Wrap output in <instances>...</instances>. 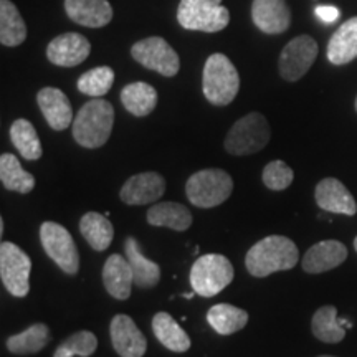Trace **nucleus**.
Segmentation results:
<instances>
[{"label":"nucleus","mask_w":357,"mask_h":357,"mask_svg":"<svg viewBox=\"0 0 357 357\" xmlns=\"http://www.w3.org/2000/svg\"><path fill=\"white\" fill-rule=\"evenodd\" d=\"M26 38V25L10 0H0V43L19 47Z\"/></svg>","instance_id":"c756f323"},{"label":"nucleus","mask_w":357,"mask_h":357,"mask_svg":"<svg viewBox=\"0 0 357 357\" xmlns=\"http://www.w3.org/2000/svg\"><path fill=\"white\" fill-rule=\"evenodd\" d=\"M300 252L293 240L283 235H270L257 242L245 257V266L255 278H265L276 271H289L298 265Z\"/></svg>","instance_id":"f257e3e1"},{"label":"nucleus","mask_w":357,"mask_h":357,"mask_svg":"<svg viewBox=\"0 0 357 357\" xmlns=\"http://www.w3.org/2000/svg\"><path fill=\"white\" fill-rule=\"evenodd\" d=\"M89 52H91V45L86 37L77 32H68L52 40L47 47V58L53 65L71 68V66L83 63L89 56Z\"/></svg>","instance_id":"ddd939ff"},{"label":"nucleus","mask_w":357,"mask_h":357,"mask_svg":"<svg viewBox=\"0 0 357 357\" xmlns=\"http://www.w3.org/2000/svg\"><path fill=\"white\" fill-rule=\"evenodd\" d=\"M234 192V178L223 169H204L192 174L185 184L187 199L199 208L222 205Z\"/></svg>","instance_id":"20e7f679"},{"label":"nucleus","mask_w":357,"mask_h":357,"mask_svg":"<svg viewBox=\"0 0 357 357\" xmlns=\"http://www.w3.org/2000/svg\"><path fill=\"white\" fill-rule=\"evenodd\" d=\"M235 270L230 260L220 253L199 257L190 268L192 289L202 298H212L234 281Z\"/></svg>","instance_id":"39448f33"},{"label":"nucleus","mask_w":357,"mask_h":357,"mask_svg":"<svg viewBox=\"0 0 357 357\" xmlns=\"http://www.w3.org/2000/svg\"><path fill=\"white\" fill-rule=\"evenodd\" d=\"M194 217L185 205L177 202H160L147 211V223L153 227H166L176 231L190 229Z\"/></svg>","instance_id":"5701e85b"},{"label":"nucleus","mask_w":357,"mask_h":357,"mask_svg":"<svg viewBox=\"0 0 357 357\" xmlns=\"http://www.w3.org/2000/svg\"><path fill=\"white\" fill-rule=\"evenodd\" d=\"M314 13L318 15V19L326 22V24H334L341 15L339 8L333 6H318L314 8Z\"/></svg>","instance_id":"c9c22d12"},{"label":"nucleus","mask_w":357,"mask_h":357,"mask_svg":"<svg viewBox=\"0 0 357 357\" xmlns=\"http://www.w3.org/2000/svg\"><path fill=\"white\" fill-rule=\"evenodd\" d=\"M37 102L48 126L55 131H63L73 121L70 100L61 89L52 86L42 88L37 95Z\"/></svg>","instance_id":"a211bd4d"},{"label":"nucleus","mask_w":357,"mask_h":357,"mask_svg":"<svg viewBox=\"0 0 357 357\" xmlns=\"http://www.w3.org/2000/svg\"><path fill=\"white\" fill-rule=\"evenodd\" d=\"M32 260L20 247L12 242L0 245V276L3 287L15 298H25L30 291Z\"/></svg>","instance_id":"1a4fd4ad"},{"label":"nucleus","mask_w":357,"mask_h":357,"mask_svg":"<svg viewBox=\"0 0 357 357\" xmlns=\"http://www.w3.org/2000/svg\"><path fill=\"white\" fill-rule=\"evenodd\" d=\"M271 139V129L261 113H250L240 118L227 134L225 151L231 155H250L265 149Z\"/></svg>","instance_id":"423d86ee"},{"label":"nucleus","mask_w":357,"mask_h":357,"mask_svg":"<svg viewBox=\"0 0 357 357\" xmlns=\"http://www.w3.org/2000/svg\"><path fill=\"white\" fill-rule=\"evenodd\" d=\"M40 240L48 257L66 275H77L79 270V255L73 236L63 225L56 222H45L40 227Z\"/></svg>","instance_id":"6e6552de"},{"label":"nucleus","mask_w":357,"mask_h":357,"mask_svg":"<svg viewBox=\"0 0 357 357\" xmlns=\"http://www.w3.org/2000/svg\"><path fill=\"white\" fill-rule=\"evenodd\" d=\"M114 126V108L109 101L95 98L82 106L73 119V137L82 147L98 149L108 142Z\"/></svg>","instance_id":"f03ea898"},{"label":"nucleus","mask_w":357,"mask_h":357,"mask_svg":"<svg viewBox=\"0 0 357 357\" xmlns=\"http://www.w3.org/2000/svg\"><path fill=\"white\" fill-rule=\"evenodd\" d=\"M349 323L337 319L336 306H323L312 314L311 319V331L316 339L328 344H337L346 337V328H349Z\"/></svg>","instance_id":"b1692460"},{"label":"nucleus","mask_w":357,"mask_h":357,"mask_svg":"<svg viewBox=\"0 0 357 357\" xmlns=\"http://www.w3.org/2000/svg\"><path fill=\"white\" fill-rule=\"evenodd\" d=\"M318 357H334V356H318Z\"/></svg>","instance_id":"58836bf2"},{"label":"nucleus","mask_w":357,"mask_h":357,"mask_svg":"<svg viewBox=\"0 0 357 357\" xmlns=\"http://www.w3.org/2000/svg\"><path fill=\"white\" fill-rule=\"evenodd\" d=\"M121 102L132 116L144 118V116L153 113L155 105H158V91L149 83H129L121 91Z\"/></svg>","instance_id":"bb28decb"},{"label":"nucleus","mask_w":357,"mask_h":357,"mask_svg":"<svg viewBox=\"0 0 357 357\" xmlns=\"http://www.w3.org/2000/svg\"><path fill=\"white\" fill-rule=\"evenodd\" d=\"M10 141L19 151L20 155L26 160H38L42 158V142L33 124L26 119H17L10 126Z\"/></svg>","instance_id":"2f4dec72"},{"label":"nucleus","mask_w":357,"mask_h":357,"mask_svg":"<svg viewBox=\"0 0 357 357\" xmlns=\"http://www.w3.org/2000/svg\"><path fill=\"white\" fill-rule=\"evenodd\" d=\"M354 248H356V252H357V236H356V240H354Z\"/></svg>","instance_id":"e433bc0d"},{"label":"nucleus","mask_w":357,"mask_h":357,"mask_svg":"<svg viewBox=\"0 0 357 357\" xmlns=\"http://www.w3.org/2000/svg\"><path fill=\"white\" fill-rule=\"evenodd\" d=\"M177 20L185 30L215 33L229 25L230 12L222 0H181Z\"/></svg>","instance_id":"0eeeda50"},{"label":"nucleus","mask_w":357,"mask_h":357,"mask_svg":"<svg viewBox=\"0 0 357 357\" xmlns=\"http://www.w3.org/2000/svg\"><path fill=\"white\" fill-rule=\"evenodd\" d=\"M79 231L89 247L96 252L109 248L114 238V227L109 218L100 212H86L79 220Z\"/></svg>","instance_id":"393cba45"},{"label":"nucleus","mask_w":357,"mask_h":357,"mask_svg":"<svg viewBox=\"0 0 357 357\" xmlns=\"http://www.w3.org/2000/svg\"><path fill=\"white\" fill-rule=\"evenodd\" d=\"M102 284H105L106 291L114 300H129L131 288L134 284V275L128 258L118 255V253H113L105 261V266H102Z\"/></svg>","instance_id":"6ab92c4d"},{"label":"nucleus","mask_w":357,"mask_h":357,"mask_svg":"<svg viewBox=\"0 0 357 357\" xmlns=\"http://www.w3.org/2000/svg\"><path fill=\"white\" fill-rule=\"evenodd\" d=\"M153 331L158 341L172 352H185L190 347V337L166 311H160L153 318Z\"/></svg>","instance_id":"a878e982"},{"label":"nucleus","mask_w":357,"mask_h":357,"mask_svg":"<svg viewBox=\"0 0 357 357\" xmlns=\"http://www.w3.org/2000/svg\"><path fill=\"white\" fill-rule=\"evenodd\" d=\"M354 106H356V111H357V98H356V102H354Z\"/></svg>","instance_id":"4c0bfd02"},{"label":"nucleus","mask_w":357,"mask_h":357,"mask_svg":"<svg viewBox=\"0 0 357 357\" xmlns=\"http://www.w3.org/2000/svg\"><path fill=\"white\" fill-rule=\"evenodd\" d=\"M263 184L271 190H284L291 185L294 172L283 160H271L268 162L261 174Z\"/></svg>","instance_id":"f704fd0d"},{"label":"nucleus","mask_w":357,"mask_h":357,"mask_svg":"<svg viewBox=\"0 0 357 357\" xmlns=\"http://www.w3.org/2000/svg\"><path fill=\"white\" fill-rule=\"evenodd\" d=\"M240 89V75L230 58L213 53L207 58L202 73V91L213 106H227L235 100Z\"/></svg>","instance_id":"7ed1b4c3"},{"label":"nucleus","mask_w":357,"mask_h":357,"mask_svg":"<svg viewBox=\"0 0 357 357\" xmlns=\"http://www.w3.org/2000/svg\"><path fill=\"white\" fill-rule=\"evenodd\" d=\"M252 19L263 33L278 35L291 25V10L284 0H253Z\"/></svg>","instance_id":"2eb2a0df"},{"label":"nucleus","mask_w":357,"mask_h":357,"mask_svg":"<svg viewBox=\"0 0 357 357\" xmlns=\"http://www.w3.org/2000/svg\"><path fill=\"white\" fill-rule=\"evenodd\" d=\"M166 192V181L158 172H141L124 182L119 197L126 205H146L158 202Z\"/></svg>","instance_id":"4468645a"},{"label":"nucleus","mask_w":357,"mask_h":357,"mask_svg":"<svg viewBox=\"0 0 357 357\" xmlns=\"http://www.w3.org/2000/svg\"><path fill=\"white\" fill-rule=\"evenodd\" d=\"M131 55L137 63L147 70L158 71L162 77H176L181 68V60L176 50L160 37H149L132 45Z\"/></svg>","instance_id":"9d476101"},{"label":"nucleus","mask_w":357,"mask_h":357,"mask_svg":"<svg viewBox=\"0 0 357 357\" xmlns=\"http://www.w3.org/2000/svg\"><path fill=\"white\" fill-rule=\"evenodd\" d=\"M357 58V17L346 20L328 43V60L341 66Z\"/></svg>","instance_id":"4be33fe9"},{"label":"nucleus","mask_w":357,"mask_h":357,"mask_svg":"<svg viewBox=\"0 0 357 357\" xmlns=\"http://www.w3.org/2000/svg\"><path fill=\"white\" fill-rule=\"evenodd\" d=\"M50 342V329L47 324L37 323L26 328L25 331L7 337V351L15 356H30L37 354Z\"/></svg>","instance_id":"cd10ccee"},{"label":"nucleus","mask_w":357,"mask_h":357,"mask_svg":"<svg viewBox=\"0 0 357 357\" xmlns=\"http://www.w3.org/2000/svg\"><path fill=\"white\" fill-rule=\"evenodd\" d=\"M316 204L326 212L341 213V215H356L357 204L349 189L334 177H326L316 185Z\"/></svg>","instance_id":"dca6fc26"},{"label":"nucleus","mask_w":357,"mask_h":357,"mask_svg":"<svg viewBox=\"0 0 357 357\" xmlns=\"http://www.w3.org/2000/svg\"><path fill=\"white\" fill-rule=\"evenodd\" d=\"M207 323L212 326V329L222 336H230L240 329H243L248 323V312L236 307L234 305H220L212 306L207 312Z\"/></svg>","instance_id":"c85d7f7f"},{"label":"nucleus","mask_w":357,"mask_h":357,"mask_svg":"<svg viewBox=\"0 0 357 357\" xmlns=\"http://www.w3.org/2000/svg\"><path fill=\"white\" fill-rule=\"evenodd\" d=\"M111 342L119 357H142L147 351V339L131 316L116 314L109 324Z\"/></svg>","instance_id":"f8f14e48"},{"label":"nucleus","mask_w":357,"mask_h":357,"mask_svg":"<svg viewBox=\"0 0 357 357\" xmlns=\"http://www.w3.org/2000/svg\"><path fill=\"white\" fill-rule=\"evenodd\" d=\"M0 181L7 190L19 192V194H29L35 187V177L26 172L20 166V160L17 155L10 153H3L0 155Z\"/></svg>","instance_id":"7c9ffc66"},{"label":"nucleus","mask_w":357,"mask_h":357,"mask_svg":"<svg viewBox=\"0 0 357 357\" xmlns=\"http://www.w3.org/2000/svg\"><path fill=\"white\" fill-rule=\"evenodd\" d=\"M347 248L337 240H323L307 250L301 260V266L306 273L318 275L334 270L346 261Z\"/></svg>","instance_id":"f3484780"},{"label":"nucleus","mask_w":357,"mask_h":357,"mask_svg":"<svg viewBox=\"0 0 357 357\" xmlns=\"http://www.w3.org/2000/svg\"><path fill=\"white\" fill-rule=\"evenodd\" d=\"M318 53V43L310 35H300V37L289 40L281 52L278 61L281 78L291 83L301 79L316 61Z\"/></svg>","instance_id":"9b49d317"},{"label":"nucleus","mask_w":357,"mask_h":357,"mask_svg":"<svg viewBox=\"0 0 357 357\" xmlns=\"http://www.w3.org/2000/svg\"><path fill=\"white\" fill-rule=\"evenodd\" d=\"M65 12L75 24L89 29H101L113 20L108 0H65Z\"/></svg>","instance_id":"aec40b11"},{"label":"nucleus","mask_w":357,"mask_h":357,"mask_svg":"<svg viewBox=\"0 0 357 357\" xmlns=\"http://www.w3.org/2000/svg\"><path fill=\"white\" fill-rule=\"evenodd\" d=\"M124 253L132 268L134 284L144 289L154 288L160 281V266L142 255L139 242L134 236H126L124 240Z\"/></svg>","instance_id":"412c9836"},{"label":"nucleus","mask_w":357,"mask_h":357,"mask_svg":"<svg viewBox=\"0 0 357 357\" xmlns=\"http://www.w3.org/2000/svg\"><path fill=\"white\" fill-rule=\"evenodd\" d=\"M98 339L91 331L73 333L56 347L53 357H89L95 354Z\"/></svg>","instance_id":"72a5a7b5"},{"label":"nucleus","mask_w":357,"mask_h":357,"mask_svg":"<svg viewBox=\"0 0 357 357\" xmlns=\"http://www.w3.org/2000/svg\"><path fill=\"white\" fill-rule=\"evenodd\" d=\"M114 71L109 66H96L78 78V91L86 96L101 98L113 88Z\"/></svg>","instance_id":"473e14b6"}]
</instances>
